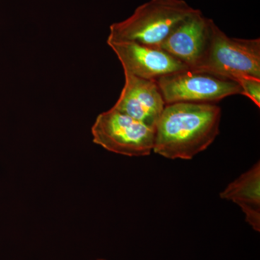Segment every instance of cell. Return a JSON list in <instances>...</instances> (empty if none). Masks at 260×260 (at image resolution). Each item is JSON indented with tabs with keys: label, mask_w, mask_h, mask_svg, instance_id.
<instances>
[{
	"label": "cell",
	"mask_w": 260,
	"mask_h": 260,
	"mask_svg": "<svg viewBox=\"0 0 260 260\" xmlns=\"http://www.w3.org/2000/svg\"><path fill=\"white\" fill-rule=\"evenodd\" d=\"M221 116L215 104H167L155 126L153 151L172 160L192 159L216 139Z\"/></svg>",
	"instance_id": "6da1fadb"
},
{
	"label": "cell",
	"mask_w": 260,
	"mask_h": 260,
	"mask_svg": "<svg viewBox=\"0 0 260 260\" xmlns=\"http://www.w3.org/2000/svg\"><path fill=\"white\" fill-rule=\"evenodd\" d=\"M184 0H150L123 21L110 25L108 42H135L160 49L174 28L194 13Z\"/></svg>",
	"instance_id": "7a4b0ae2"
},
{
	"label": "cell",
	"mask_w": 260,
	"mask_h": 260,
	"mask_svg": "<svg viewBox=\"0 0 260 260\" xmlns=\"http://www.w3.org/2000/svg\"><path fill=\"white\" fill-rule=\"evenodd\" d=\"M192 70L237 82L242 78L260 79V39L228 37L213 20L208 47Z\"/></svg>",
	"instance_id": "3957f363"
},
{
	"label": "cell",
	"mask_w": 260,
	"mask_h": 260,
	"mask_svg": "<svg viewBox=\"0 0 260 260\" xmlns=\"http://www.w3.org/2000/svg\"><path fill=\"white\" fill-rule=\"evenodd\" d=\"M91 133L95 144L119 155L147 156L153 150L155 129L113 107L97 116Z\"/></svg>",
	"instance_id": "277c9868"
},
{
	"label": "cell",
	"mask_w": 260,
	"mask_h": 260,
	"mask_svg": "<svg viewBox=\"0 0 260 260\" xmlns=\"http://www.w3.org/2000/svg\"><path fill=\"white\" fill-rule=\"evenodd\" d=\"M155 81L166 105L178 102L216 104L231 95H242L238 82L205 72L183 70Z\"/></svg>",
	"instance_id": "5b68a950"
},
{
	"label": "cell",
	"mask_w": 260,
	"mask_h": 260,
	"mask_svg": "<svg viewBox=\"0 0 260 260\" xmlns=\"http://www.w3.org/2000/svg\"><path fill=\"white\" fill-rule=\"evenodd\" d=\"M124 71L143 79L156 80L167 75L189 70L161 49L135 42H108Z\"/></svg>",
	"instance_id": "8992f818"
},
{
	"label": "cell",
	"mask_w": 260,
	"mask_h": 260,
	"mask_svg": "<svg viewBox=\"0 0 260 260\" xmlns=\"http://www.w3.org/2000/svg\"><path fill=\"white\" fill-rule=\"evenodd\" d=\"M213 20L200 10L184 19L162 42L160 49L174 56L189 70L199 65L208 47Z\"/></svg>",
	"instance_id": "52a82bcc"
},
{
	"label": "cell",
	"mask_w": 260,
	"mask_h": 260,
	"mask_svg": "<svg viewBox=\"0 0 260 260\" xmlns=\"http://www.w3.org/2000/svg\"><path fill=\"white\" fill-rule=\"evenodd\" d=\"M124 87L114 109L155 129L166 107L155 80L143 79L124 71Z\"/></svg>",
	"instance_id": "ba28073f"
},
{
	"label": "cell",
	"mask_w": 260,
	"mask_h": 260,
	"mask_svg": "<svg viewBox=\"0 0 260 260\" xmlns=\"http://www.w3.org/2000/svg\"><path fill=\"white\" fill-rule=\"evenodd\" d=\"M220 197L239 205L245 215L246 223L256 232H260L259 161L230 183Z\"/></svg>",
	"instance_id": "9c48e42d"
},
{
	"label": "cell",
	"mask_w": 260,
	"mask_h": 260,
	"mask_svg": "<svg viewBox=\"0 0 260 260\" xmlns=\"http://www.w3.org/2000/svg\"><path fill=\"white\" fill-rule=\"evenodd\" d=\"M242 88V95L249 98L256 106L260 107V79L242 78L238 80Z\"/></svg>",
	"instance_id": "30bf717a"
},
{
	"label": "cell",
	"mask_w": 260,
	"mask_h": 260,
	"mask_svg": "<svg viewBox=\"0 0 260 260\" xmlns=\"http://www.w3.org/2000/svg\"><path fill=\"white\" fill-rule=\"evenodd\" d=\"M97 260H105V259H97Z\"/></svg>",
	"instance_id": "8fae6325"
}]
</instances>
